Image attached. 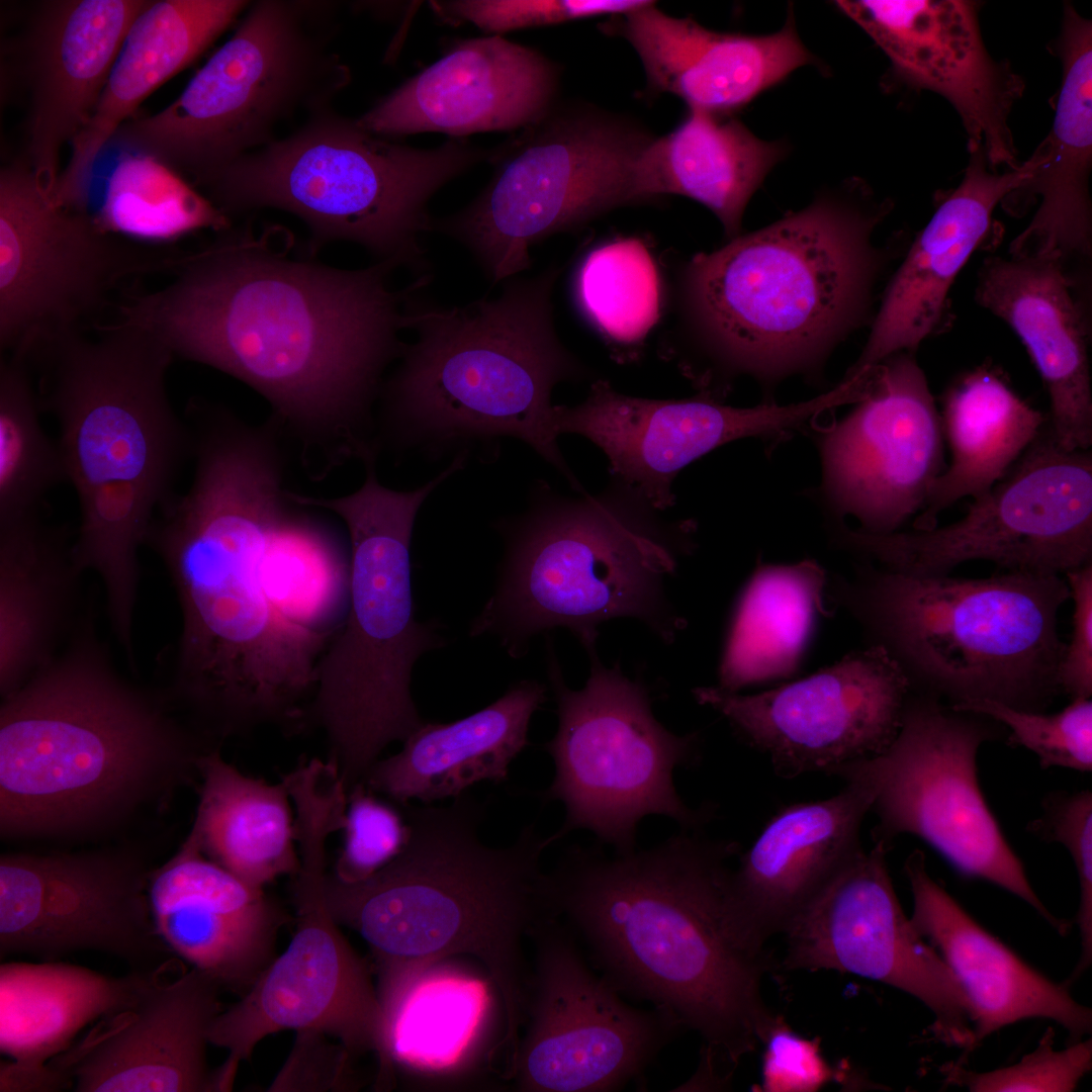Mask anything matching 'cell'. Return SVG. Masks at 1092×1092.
Instances as JSON below:
<instances>
[{
	"label": "cell",
	"mask_w": 1092,
	"mask_h": 1092,
	"mask_svg": "<svg viewBox=\"0 0 1092 1092\" xmlns=\"http://www.w3.org/2000/svg\"><path fill=\"white\" fill-rule=\"evenodd\" d=\"M279 233L230 228L179 253L172 280L122 298L116 320L250 385L329 461L364 457L380 374L405 347V304L431 277L394 290L396 262L339 269L287 255Z\"/></svg>",
	"instance_id": "1"
},
{
	"label": "cell",
	"mask_w": 1092,
	"mask_h": 1092,
	"mask_svg": "<svg viewBox=\"0 0 1092 1092\" xmlns=\"http://www.w3.org/2000/svg\"><path fill=\"white\" fill-rule=\"evenodd\" d=\"M736 841L680 830L647 849L568 846L549 872L559 918L621 993L699 1033L701 1067L726 1081L778 1022L762 997L766 953L746 948L732 915Z\"/></svg>",
	"instance_id": "2"
},
{
	"label": "cell",
	"mask_w": 1092,
	"mask_h": 1092,
	"mask_svg": "<svg viewBox=\"0 0 1092 1092\" xmlns=\"http://www.w3.org/2000/svg\"><path fill=\"white\" fill-rule=\"evenodd\" d=\"M287 504L269 475L213 470L165 504L147 537L181 612L172 692L221 736L304 728L333 638L290 623L264 588L262 562Z\"/></svg>",
	"instance_id": "3"
},
{
	"label": "cell",
	"mask_w": 1092,
	"mask_h": 1092,
	"mask_svg": "<svg viewBox=\"0 0 1092 1092\" xmlns=\"http://www.w3.org/2000/svg\"><path fill=\"white\" fill-rule=\"evenodd\" d=\"M891 209L849 182L691 257L678 279L685 345L674 357L700 392L721 399L740 375L769 386L818 372L869 318L887 259L873 236Z\"/></svg>",
	"instance_id": "4"
},
{
	"label": "cell",
	"mask_w": 1092,
	"mask_h": 1092,
	"mask_svg": "<svg viewBox=\"0 0 1092 1092\" xmlns=\"http://www.w3.org/2000/svg\"><path fill=\"white\" fill-rule=\"evenodd\" d=\"M401 806L411 829L404 848L358 883L328 874L329 909L370 947L381 1005L438 964L477 960L502 1009L499 1050L512 1060L531 977L524 942L541 922L558 917L542 868L549 838L530 823L513 843L487 845L479 835L486 803L468 792L445 806Z\"/></svg>",
	"instance_id": "5"
},
{
	"label": "cell",
	"mask_w": 1092,
	"mask_h": 1092,
	"mask_svg": "<svg viewBox=\"0 0 1092 1092\" xmlns=\"http://www.w3.org/2000/svg\"><path fill=\"white\" fill-rule=\"evenodd\" d=\"M199 755L117 670L88 611L64 647L3 697L1 833L84 824L132 795L158 763L182 768Z\"/></svg>",
	"instance_id": "6"
},
{
	"label": "cell",
	"mask_w": 1092,
	"mask_h": 1092,
	"mask_svg": "<svg viewBox=\"0 0 1092 1092\" xmlns=\"http://www.w3.org/2000/svg\"><path fill=\"white\" fill-rule=\"evenodd\" d=\"M560 269L504 281L496 298L462 306L420 301L404 307L417 332L386 386L391 430L399 439L452 441L512 436L529 444L580 490L551 430V392L583 377L559 340L552 292Z\"/></svg>",
	"instance_id": "7"
},
{
	"label": "cell",
	"mask_w": 1092,
	"mask_h": 1092,
	"mask_svg": "<svg viewBox=\"0 0 1092 1092\" xmlns=\"http://www.w3.org/2000/svg\"><path fill=\"white\" fill-rule=\"evenodd\" d=\"M657 512L616 478L597 495L540 498L507 526L496 588L469 635H493L517 658L540 632L568 628L588 649L600 624L630 617L671 641L681 621L663 582L692 525L664 522Z\"/></svg>",
	"instance_id": "8"
},
{
	"label": "cell",
	"mask_w": 1092,
	"mask_h": 1092,
	"mask_svg": "<svg viewBox=\"0 0 1092 1092\" xmlns=\"http://www.w3.org/2000/svg\"><path fill=\"white\" fill-rule=\"evenodd\" d=\"M366 468L363 485L352 494L296 496L301 505L337 514L350 537L348 610L318 661L306 718V726L325 733L328 759L347 790L364 782L388 744L403 742L425 722L411 693L413 667L445 644L436 623L415 617L410 543L421 505L454 470L448 467L415 490L396 491L378 482L374 457Z\"/></svg>",
	"instance_id": "9"
},
{
	"label": "cell",
	"mask_w": 1092,
	"mask_h": 1092,
	"mask_svg": "<svg viewBox=\"0 0 1092 1092\" xmlns=\"http://www.w3.org/2000/svg\"><path fill=\"white\" fill-rule=\"evenodd\" d=\"M490 156L464 138L410 147L328 108L243 156L204 189L229 218L252 209L284 210L305 223L315 245L353 242L418 278L429 268L420 244V235L432 231L428 201Z\"/></svg>",
	"instance_id": "10"
},
{
	"label": "cell",
	"mask_w": 1092,
	"mask_h": 1092,
	"mask_svg": "<svg viewBox=\"0 0 1092 1092\" xmlns=\"http://www.w3.org/2000/svg\"><path fill=\"white\" fill-rule=\"evenodd\" d=\"M1068 599L1059 574L963 578L885 569L869 575L856 605L909 678L957 703L987 699L1038 711L1061 688L1066 643L1058 613Z\"/></svg>",
	"instance_id": "11"
},
{
	"label": "cell",
	"mask_w": 1092,
	"mask_h": 1092,
	"mask_svg": "<svg viewBox=\"0 0 1092 1092\" xmlns=\"http://www.w3.org/2000/svg\"><path fill=\"white\" fill-rule=\"evenodd\" d=\"M335 4L251 2L232 35L159 112L121 124L107 148L151 157L204 187L280 125L330 108L351 73L329 49Z\"/></svg>",
	"instance_id": "12"
},
{
	"label": "cell",
	"mask_w": 1092,
	"mask_h": 1092,
	"mask_svg": "<svg viewBox=\"0 0 1092 1092\" xmlns=\"http://www.w3.org/2000/svg\"><path fill=\"white\" fill-rule=\"evenodd\" d=\"M547 650L558 726L543 746L555 772L539 797L565 810L550 843L585 829L599 844L627 853L636 849L638 825L649 815L670 818L682 830H703L713 819V805L689 807L673 783L676 768L700 762L699 734L667 730L652 713L646 687L617 665L606 667L596 646L586 650L590 673L576 691L566 686L552 646Z\"/></svg>",
	"instance_id": "13"
},
{
	"label": "cell",
	"mask_w": 1092,
	"mask_h": 1092,
	"mask_svg": "<svg viewBox=\"0 0 1092 1092\" xmlns=\"http://www.w3.org/2000/svg\"><path fill=\"white\" fill-rule=\"evenodd\" d=\"M652 139L621 116L555 103L492 149L490 181L432 231L463 244L492 283L516 277L534 244L639 202L635 165Z\"/></svg>",
	"instance_id": "14"
},
{
	"label": "cell",
	"mask_w": 1092,
	"mask_h": 1092,
	"mask_svg": "<svg viewBox=\"0 0 1092 1092\" xmlns=\"http://www.w3.org/2000/svg\"><path fill=\"white\" fill-rule=\"evenodd\" d=\"M173 358L153 334L113 321L99 326L97 337L70 338L35 363L42 370L39 404L58 423L76 493L132 482L163 502L174 494L192 435L169 400Z\"/></svg>",
	"instance_id": "15"
},
{
	"label": "cell",
	"mask_w": 1092,
	"mask_h": 1092,
	"mask_svg": "<svg viewBox=\"0 0 1092 1092\" xmlns=\"http://www.w3.org/2000/svg\"><path fill=\"white\" fill-rule=\"evenodd\" d=\"M101 230L55 200L27 162L0 173V345L33 364L83 329L132 278L178 253Z\"/></svg>",
	"instance_id": "16"
},
{
	"label": "cell",
	"mask_w": 1092,
	"mask_h": 1092,
	"mask_svg": "<svg viewBox=\"0 0 1092 1092\" xmlns=\"http://www.w3.org/2000/svg\"><path fill=\"white\" fill-rule=\"evenodd\" d=\"M982 724L932 701L906 704L899 732L881 753L832 772L864 785L879 823L873 840L891 847L900 834L923 839L961 874L986 880L1032 906L1060 933L1027 880L981 792L977 754Z\"/></svg>",
	"instance_id": "17"
},
{
	"label": "cell",
	"mask_w": 1092,
	"mask_h": 1092,
	"mask_svg": "<svg viewBox=\"0 0 1092 1092\" xmlns=\"http://www.w3.org/2000/svg\"><path fill=\"white\" fill-rule=\"evenodd\" d=\"M957 522L876 534L844 528L840 540L886 569L943 575L987 560L1007 571L1066 573L1091 562L1092 454L1068 451L1044 425L1007 474Z\"/></svg>",
	"instance_id": "18"
},
{
	"label": "cell",
	"mask_w": 1092,
	"mask_h": 1092,
	"mask_svg": "<svg viewBox=\"0 0 1092 1092\" xmlns=\"http://www.w3.org/2000/svg\"><path fill=\"white\" fill-rule=\"evenodd\" d=\"M333 830L307 818L296 827L292 876L295 931L241 999L214 1019L209 1042L237 1069L268 1035L285 1029L327 1033L351 1054H381L383 1016L369 968L333 917L326 897V847Z\"/></svg>",
	"instance_id": "19"
},
{
	"label": "cell",
	"mask_w": 1092,
	"mask_h": 1092,
	"mask_svg": "<svg viewBox=\"0 0 1092 1092\" xmlns=\"http://www.w3.org/2000/svg\"><path fill=\"white\" fill-rule=\"evenodd\" d=\"M526 1021L509 1073L523 1092H606L637 1079L685 1027L667 1009H639L596 975L559 917L530 934ZM522 1030V1031H523Z\"/></svg>",
	"instance_id": "20"
},
{
	"label": "cell",
	"mask_w": 1092,
	"mask_h": 1092,
	"mask_svg": "<svg viewBox=\"0 0 1092 1092\" xmlns=\"http://www.w3.org/2000/svg\"><path fill=\"white\" fill-rule=\"evenodd\" d=\"M910 678L881 644L857 650L812 675L754 695L718 687L693 690L776 774L795 778L883 752L897 736Z\"/></svg>",
	"instance_id": "21"
},
{
	"label": "cell",
	"mask_w": 1092,
	"mask_h": 1092,
	"mask_svg": "<svg viewBox=\"0 0 1092 1092\" xmlns=\"http://www.w3.org/2000/svg\"><path fill=\"white\" fill-rule=\"evenodd\" d=\"M890 847L862 850L784 933L788 970H834L875 980L921 1001L932 1032L975 1050L970 1002L939 953L915 929L887 867Z\"/></svg>",
	"instance_id": "22"
},
{
	"label": "cell",
	"mask_w": 1092,
	"mask_h": 1092,
	"mask_svg": "<svg viewBox=\"0 0 1092 1092\" xmlns=\"http://www.w3.org/2000/svg\"><path fill=\"white\" fill-rule=\"evenodd\" d=\"M150 873L114 855H2L1 958L97 951L135 971L162 970L172 950L153 920Z\"/></svg>",
	"instance_id": "23"
},
{
	"label": "cell",
	"mask_w": 1092,
	"mask_h": 1092,
	"mask_svg": "<svg viewBox=\"0 0 1092 1092\" xmlns=\"http://www.w3.org/2000/svg\"><path fill=\"white\" fill-rule=\"evenodd\" d=\"M855 403L817 436L821 495L863 531L896 532L920 513L945 469L940 415L923 370L907 352L873 367Z\"/></svg>",
	"instance_id": "24"
},
{
	"label": "cell",
	"mask_w": 1092,
	"mask_h": 1092,
	"mask_svg": "<svg viewBox=\"0 0 1092 1092\" xmlns=\"http://www.w3.org/2000/svg\"><path fill=\"white\" fill-rule=\"evenodd\" d=\"M837 404L831 391L798 403L752 407L730 406L702 392L650 399L621 393L599 379L581 403L553 405L551 430L555 437L587 438L606 454L614 478L663 511L675 502L673 479L693 461L735 440L788 436Z\"/></svg>",
	"instance_id": "25"
},
{
	"label": "cell",
	"mask_w": 1092,
	"mask_h": 1092,
	"mask_svg": "<svg viewBox=\"0 0 1092 1092\" xmlns=\"http://www.w3.org/2000/svg\"><path fill=\"white\" fill-rule=\"evenodd\" d=\"M835 6L885 53L899 81L953 106L969 152L983 148L996 170L1018 166L1008 119L1024 83L987 51L975 2L844 0Z\"/></svg>",
	"instance_id": "26"
},
{
	"label": "cell",
	"mask_w": 1092,
	"mask_h": 1092,
	"mask_svg": "<svg viewBox=\"0 0 1092 1092\" xmlns=\"http://www.w3.org/2000/svg\"><path fill=\"white\" fill-rule=\"evenodd\" d=\"M558 80L557 65L533 48L498 34L464 38L356 120L393 140L520 130L555 104Z\"/></svg>",
	"instance_id": "27"
},
{
	"label": "cell",
	"mask_w": 1092,
	"mask_h": 1092,
	"mask_svg": "<svg viewBox=\"0 0 1092 1092\" xmlns=\"http://www.w3.org/2000/svg\"><path fill=\"white\" fill-rule=\"evenodd\" d=\"M872 802L864 785L847 781L828 799L790 804L770 818L731 874L734 927L747 948L764 953L863 850Z\"/></svg>",
	"instance_id": "28"
},
{
	"label": "cell",
	"mask_w": 1092,
	"mask_h": 1092,
	"mask_svg": "<svg viewBox=\"0 0 1092 1092\" xmlns=\"http://www.w3.org/2000/svg\"><path fill=\"white\" fill-rule=\"evenodd\" d=\"M222 988L191 968L170 983L159 978L130 1010L108 1018L51 1063L77 1092H206V1048L222 1010Z\"/></svg>",
	"instance_id": "29"
},
{
	"label": "cell",
	"mask_w": 1092,
	"mask_h": 1092,
	"mask_svg": "<svg viewBox=\"0 0 1092 1092\" xmlns=\"http://www.w3.org/2000/svg\"><path fill=\"white\" fill-rule=\"evenodd\" d=\"M964 177L918 233L887 286L868 341L844 377L868 371L888 357L914 354L939 332L948 292L962 268L988 237L1000 202L1031 176V158L998 173L983 148L970 152Z\"/></svg>",
	"instance_id": "30"
},
{
	"label": "cell",
	"mask_w": 1092,
	"mask_h": 1092,
	"mask_svg": "<svg viewBox=\"0 0 1092 1092\" xmlns=\"http://www.w3.org/2000/svg\"><path fill=\"white\" fill-rule=\"evenodd\" d=\"M148 899L156 929L172 952L241 995L273 961L286 920L264 888L209 859L191 835L150 873Z\"/></svg>",
	"instance_id": "31"
},
{
	"label": "cell",
	"mask_w": 1092,
	"mask_h": 1092,
	"mask_svg": "<svg viewBox=\"0 0 1092 1092\" xmlns=\"http://www.w3.org/2000/svg\"><path fill=\"white\" fill-rule=\"evenodd\" d=\"M619 17L621 34L638 55L650 87L677 96L690 110L730 115L817 62L792 11L780 30L760 35L712 30L670 16L653 1Z\"/></svg>",
	"instance_id": "32"
},
{
	"label": "cell",
	"mask_w": 1092,
	"mask_h": 1092,
	"mask_svg": "<svg viewBox=\"0 0 1092 1092\" xmlns=\"http://www.w3.org/2000/svg\"><path fill=\"white\" fill-rule=\"evenodd\" d=\"M148 0L49 1L29 42L27 163L52 192L60 157L92 116L126 34Z\"/></svg>",
	"instance_id": "33"
},
{
	"label": "cell",
	"mask_w": 1092,
	"mask_h": 1092,
	"mask_svg": "<svg viewBox=\"0 0 1092 1092\" xmlns=\"http://www.w3.org/2000/svg\"><path fill=\"white\" fill-rule=\"evenodd\" d=\"M913 896L915 929L939 953L967 996L975 1046L1002 1027L1027 1018L1051 1019L1068 1032V1044L1092 1028L1091 1009L1066 983H1055L1022 961L977 923L932 878L921 850L905 860Z\"/></svg>",
	"instance_id": "34"
},
{
	"label": "cell",
	"mask_w": 1092,
	"mask_h": 1092,
	"mask_svg": "<svg viewBox=\"0 0 1092 1092\" xmlns=\"http://www.w3.org/2000/svg\"><path fill=\"white\" fill-rule=\"evenodd\" d=\"M1057 255L987 258L977 302L1005 321L1035 365L1051 402L1050 429L1065 450L1092 444V389L1083 313Z\"/></svg>",
	"instance_id": "35"
},
{
	"label": "cell",
	"mask_w": 1092,
	"mask_h": 1092,
	"mask_svg": "<svg viewBox=\"0 0 1092 1092\" xmlns=\"http://www.w3.org/2000/svg\"><path fill=\"white\" fill-rule=\"evenodd\" d=\"M251 5L245 0H159L139 14L98 104L70 144L53 191L62 206L88 214L101 153L140 104L189 66Z\"/></svg>",
	"instance_id": "36"
},
{
	"label": "cell",
	"mask_w": 1092,
	"mask_h": 1092,
	"mask_svg": "<svg viewBox=\"0 0 1092 1092\" xmlns=\"http://www.w3.org/2000/svg\"><path fill=\"white\" fill-rule=\"evenodd\" d=\"M1062 84L1053 126L1031 155L1034 170L1003 201L1026 203L1039 197L1026 229L1011 244L1010 255L1089 256L1092 162V23L1072 5L1064 10L1055 44Z\"/></svg>",
	"instance_id": "37"
},
{
	"label": "cell",
	"mask_w": 1092,
	"mask_h": 1092,
	"mask_svg": "<svg viewBox=\"0 0 1092 1092\" xmlns=\"http://www.w3.org/2000/svg\"><path fill=\"white\" fill-rule=\"evenodd\" d=\"M545 701L544 685L522 680L463 719L425 721L399 752L371 766L364 784L398 805L455 799L484 781L500 784L529 745L531 718Z\"/></svg>",
	"instance_id": "38"
},
{
	"label": "cell",
	"mask_w": 1092,
	"mask_h": 1092,
	"mask_svg": "<svg viewBox=\"0 0 1092 1092\" xmlns=\"http://www.w3.org/2000/svg\"><path fill=\"white\" fill-rule=\"evenodd\" d=\"M73 540L39 514L0 522V691L11 693L68 639L80 577Z\"/></svg>",
	"instance_id": "39"
},
{
	"label": "cell",
	"mask_w": 1092,
	"mask_h": 1092,
	"mask_svg": "<svg viewBox=\"0 0 1092 1092\" xmlns=\"http://www.w3.org/2000/svg\"><path fill=\"white\" fill-rule=\"evenodd\" d=\"M787 154L781 141L756 136L730 115L690 110L653 138L635 165L639 201L680 195L709 208L728 240L740 235L748 202Z\"/></svg>",
	"instance_id": "40"
},
{
	"label": "cell",
	"mask_w": 1092,
	"mask_h": 1092,
	"mask_svg": "<svg viewBox=\"0 0 1092 1092\" xmlns=\"http://www.w3.org/2000/svg\"><path fill=\"white\" fill-rule=\"evenodd\" d=\"M160 972L114 977L64 962L2 964L1 1053L23 1065L48 1064L89 1023L132 1009Z\"/></svg>",
	"instance_id": "41"
},
{
	"label": "cell",
	"mask_w": 1092,
	"mask_h": 1092,
	"mask_svg": "<svg viewBox=\"0 0 1092 1092\" xmlns=\"http://www.w3.org/2000/svg\"><path fill=\"white\" fill-rule=\"evenodd\" d=\"M941 403L942 432L951 461L933 483L913 522L914 530L933 529L938 515L956 502L977 498L991 489L1046 421L991 365L961 374L944 391Z\"/></svg>",
	"instance_id": "42"
},
{
	"label": "cell",
	"mask_w": 1092,
	"mask_h": 1092,
	"mask_svg": "<svg viewBox=\"0 0 1092 1092\" xmlns=\"http://www.w3.org/2000/svg\"><path fill=\"white\" fill-rule=\"evenodd\" d=\"M494 996L488 976L481 978L450 961L429 969L381 1008L377 1086L385 1088L395 1068L443 1077L468 1071L486 1048L491 1051L487 1036L493 1003L499 1004Z\"/></svg>",
	"instance_id": "43"
},
{
	"label": "cell",
	"mask_w": 1092,
	"mask_h": 1092,
	"mask_svg": "<svg viewBox=\"0 0 1092 1092\" xmlns=\"http://www.w3.org/2000/svg\"><path fill=\"white\" fill-rule=\"evenodd\" d=\"M199 801L189 835L212 861L264 888L298 869L293 806L282 781L246 775L218 751L202 753Z\"/></svg>",
	"instance_id": "44"
},
{
	"label": "cell",
	"mask_w": 1092,
	"mask_h": 1092,
	"mask_svg": "<svg viewBox=\"0 0 1092 1092\" xmlns=\"http://www.w3.org/2000/svg\"><path fill=\"white\" fill-rule=\"evenodd\" d=\"M825 582L824 569L810 559L757 566L732 618L718 688L737 693L793 674L823 612Z\"/></svg>",
	"instance_id": "45"
},
{
	"label": "cell",
	"mask_w": 1092,
	"mask_h": 1092,
	"mask_svg": "<svg viewBox=\"0 0 1092 1092\" xmlns=\"http://www.w3.org/2000/svg\"><path fill=\"white\" fill-rule=\"evenodd\" d=\"M303 508L292 499L277 520L262 562V581L286 620L334 636L348 610L350 560L338 536Z\"/></svg>",
	"instance_id": "46"
},
{
	"label": "cell",
	"mask_w": 1092,
	"mask_h": 1092,
	"mask_svg": "<svg viewBox=\"0 0 1092 1092\" xmlns=\"http://www.w3.org/2000/svg\"><path fill=\"white\" fill-rule=\"evenodd\" d=\"M92 219L104 232L154 245L202 229L231 228L230 218L187 179L131 153H120L102 179Z\"/></svg>",
	"instance_id": "47"
},
{
	"label": "cell",
	"mask_w": 1092,
	"mask_h": 1092,
	"mask_svg": "<svg viewBox=\"0 0 1092 1092\" xmlns=\"http://www.w3.org/2000/svg\"><path fill=\"white\" fill-rule=\"evenodd\" d=\"M572 290L583 317L615 348L641 345L659 320V271L638 238L615 239L588 252L574 272Z\"/></svg>",
	"instance_id": "48"
},
{
	"label": "cell",
	"mask_w": 1092,
	"mask_h": 1092,
	"mask_svg": "<svg viewBox=\"0 0 1092 1092\" xmlns=\"http://www.w3.org/2000/svg\"><path fill=\"white\" fill-rule=\"evenodd\" d=\"M28 366L6 357L0 365V522L35 514L44 496L67 481L58 442L40 422Z\"/></svg>",
	"instance_id": "49"
},
{
	"label": "cell",
	"mask_w": 1092,
	"mask_h": 1092,
	"mask_svg": "<svg viewBox=\"0 0 1092 1092\" xmlns=\"http://www.w3.org/2000/svg\"><path fill=\"white\" fill-rule=\"evenodd\" d=\"M962 713L988 716L1010 730L1009 743L1035 753L1042 768L1061 766L1092 770V702L1075 698L1061 712L1041 714L997 701L974 699L951 708Z\"/></svg>",
	"instance_id": "50"
},
{
	"label": "cell",
	"mask_w": 1092,
	"mask_h": 1092,
	"mask_svg": "<svg viewBox=\"0 0 1092 1092\" xmlns=\"http://www.w3.org/2000/svg\"><path fill=\"white\" fill-rule=\"evenodd\" d=\"M396 805L364 783L349 791L343 845L333 877L348 884L364 881L401 852L411 829L402 806Z\"/></svg>",
	"instance_id": "51"
},
{
	"label": "cell",
	"mask_w": 1092,
	"mask_h": 1092,
	"mask_svg": "<svg viewBox=\"0 0 1092 1092\" xmlns=\"http://www.w3.org/2000/svg\"><path fill=\"white\" fill-rule=\"evenodd\" d=\"M1055 1031L1049 1027L1036 1049L1008 1067L973 1072L959 1063L943 1065L949 1084L974 1092H1071L1092 1068V1040L1081 1039L1068 1048H1054Z\"/></svg>",
	"instance_id": "52"
},
{
	"label": "cell",
	"mask_w": 1092,
	"mask_h": 1092,
	"mask_svg": "<svg viewBox=\"0 0 1092 1092\" xmlns=\"http://www.w3.org/2000/svg\"><path fill=\"white\" fill-rule=\"evenodd\" d=\"M648 0H449L431 1L432 10L450 24L470 23L498 34L604 15H622Z\"/></svg>",
	"instance_id": "53"
},
{
	"label": "cell",
	"mask_w": 1092,
	"mask_h": 1092,
	"mask_svg": "<svg viewBox=\"0 0 1092 1092\" xmlns=\"http://www.w3.org/2000/svg\"><path fill=\"white\" fill-rule=\"evenodd\" d=\"M1043 815L1031 823V831L1049 841L1062 843L1072 856L1079 879L1077 923L1081 954L1066 981L1071 985L1092 961V794L1085 790L1072 795H1050L1043 802Z\"/></svg>",
	"instance_id": "54"
},
{
	"label": "cell",
	"mask_w": 1092,
	"mask_h": 1092,
	"mask_svg": "<svg viewBox=\"0 0 1092 1092\" xmlns=\"http://www.w3.org/2000/svg\"><path fill=\"white\" fill-rule=\"evenodd\" d=\"M327 1033L296 1031L293 1046L282 1068L268 1087L272 1092H339L359 1087L353 1071V1057L341 1042Z\"/></svg>",
	"instance_id": "55"
},
{
	"label": "cell",
	"mask_w": 1092,
	"mask_h": 1092,
	"mask_svg": "<svg viewBox=\"0 0 1092 1092\" xmlns=\"http://www.w3.org/2000/svg\"><path fill=\"white\" fill-rule=\"evenodd\" d=\"M1074 601L1072 633L1059 669V682L1073 699L1092 693V565L1066 572Z\"/></svg>",
	"instance_id": "56"
},
{
	"label": "cell",
	"mask_w": 1092,
	"mask_h": 1092,
	"mask_svg": "<svg viewBox=\"0 0 1092 1092\" xmlns=\"http://www.w3.org/2000/svg\"><path fill=\"white\" fill-rule=\"evenodd\" d=\"M764 1043V1087L771 1091H808L828 1078V1069L818 1049L800 1038L779 1020Z\"/></svg>",
	"instance_id": "57"
},
{
	"label": "cell",
	"mask_w": 1092,
	"mask_h": 1092,
	"mask_svg": "<svg viewBox=\"0 0 1092 1092\" xmlns=\"http://www.w3.org/2000/svg\"><path fill=\"white\" fill-rule=\"evenodd\" d=\"M73 1088L72 1079L49 1063L40 1066L23 1065L14 1061L0 1066V1091L52 1092Z\"/></svg>",
	"instance_id": "58"
}]
</instances>
